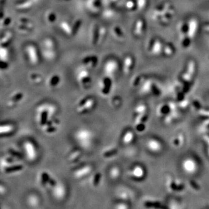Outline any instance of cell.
Wrapping results in <instances>:
<instances>
[{
  "instance_id": "obj_1",
  "label": "cell",
  "mask_w": 209,
  "mask_h": 209,
  "mask_svg": "<svg viewBox=\"0 0 209 209\" xmlns=\"http://www.w3.org/2000/svg\"><path fill=\"white\" fill-rule=\"evenodd\" d=\"M56 112V107L54 104H43L39 105L36 109L37 122L38 125L43 128L49 119L54 117Z\"/></svg>"
},
{
  "instance_id": "obj_2",
  "label": "cell",
  "mask_w": 209,
  "mask_h": 209,
  "mask_svg": "<svg viewBox=\"0 0 209 209\" xmlns=\"http://www.w3.org/2000/svg\"><path fill=\"white\" fill-rule=\"evenodd\" d=\"M74 138L81 148L84 149H88L92 146L94 135L91 130L87 128L81 127L75 131Z\"/></svg>"
},
{
  "instance_id": "obj_3",
  "label": "cell",
  "mask_w": 209,
  "mask_h": 209,
  "mask_svg": "<svg viewBox=\"0 0 209 209\" xmlns=\"http://www.w3.org/2000/svg\"><path fill=\"white\" fill-rule=\"evenodd\" d=\"M95 106V100L91 97L84 96L76 104V111L80 115L90 112Z\"/></svg>"
},
{
  "instance_id": "obj_4",
  "label": "cell",
  "mask_w": 209,
  "mask_h": 209,
  "mask_svg": "<svg viewBox=\"0 0 209 209\" xmlns=\"http://www.w3.org/2000/svg\"><path fill=\"white\" fill-rule=\"evenodd\" d=\"M89 69L86 67H83L80 69L77 72L76 78L80 85L83 89H90L92 83L91 77Z\"/></svg>"
},
{
  "instance_id": "obj_5",
  "label": "cell",
  "mask_w": 209,
  "mask_h": 209,
  "mask_svg": "<svg viewBox=\"0 0 209 209\" xmlns=\"http://www.w3.org/2000/svg\"><path fill=\"white\" fill-rule=\"evenodd\" d=\"M26 55L28 61L32 65H36L39 62L40 55L37 46L33 44H28L25 47Z\"/></svg>"
},
{
  "instance_id": "obj_6",
  "label": "cell",
  "mask_w": 209,
  "mask_h": 209,
  "mask_svg": "<svg viewBox=\"0 0 209 209\" xmlns=\"http://www.w3.org/2000/svg\"><path fill=\"white\" fill-rule=\"evenodd\" d=\"M23 147L26 159L30 162L35 161L37 158L38 152L37 148L33 142L30 141H26L24 142Z\"/></svg>"
},
{
  "instance_id": "obj_7",
  "label": "cell",
  "mask_w": 209,
  "mask_h": 209,
  "mask_svg": "<svg viewBox=\"0 0 209 209\" xmlns=\"http://www.w3.org/2000/svg\"><path fill=\"white\" fill-rule=\"evenodd\" d=\"M33 29V23L29 18L22 17L18 19L17 29L21 33H29Z\"/></svg>"
},
{
  "instance_id": "obj_8",
  "label": "cell",
  "mask_w": 209,
  "mask_h": 209,
  "mask_svg": "<svg viewBox=\"0 0 209 209\" xmlns=\"http://www.w3.org/2000/svg\"><path fill=\"white\" fill-rule=\"evenodd\" d=\"M112 87V80L110 77L105 75L100 80L99 84V90L102 96L108 95Z\"/></svg>"
},
{
  "instance_id": "obj_9",
  "label": "cell",
  "mask_w": 209,
  "mask_h": 209,
  "mask_svg": "<svg viewBox=\"0 0 209 209\" xmlns=\"http://www.w3.org/2000/svg\"><path fill=\"white\" fill-rule=\"evenodd\" d=\"M60 124L61 121L59 119L56 117V118L53 117L49 119L46 125H45L42 129L44 130V131L46 134H54L57 131Z\"/></svg>"
},
{
  "instance_id": "obj_10",
  "label": "cell",
  "mask_w": 209,
  "mask_h": 209,
  "mask_svg": "<svg viewBox=\"0 0 209 209\" xmlns=\"http://www.w3.org/2000/svg\"><path fill=\"white\" fill-rule=\"evenodd\" d=\"M81 62L84 67L88 69H94L98 63V58L95 55H88L81 59Z\"/></svg>"
},
{
  "instance_id": "obj_11",
  "label": "cell",
  "mask_w": 209,
  "mask_h": 209,
  "mask_svg": "<svg viewBox=\"0 0 209 209\" xmlns=\"http://www.w3.org/2000/svg\"><path fill=\"white\" fill-rule=\"evenodd\" d=\"M85 7L90 13L96 15L100 11L101 2L100 0H86Z\"/></svg>"
},
{
  "instance_id": "obj_12",
  "label": "cell",
  "mask_w": 209,
  "mask_h": 209,
  "mask_svg": "<svg viewBox=\"0 0 209 209\" xmlns=\"http://www.w3.org/2000/svg\"><path fill=\"white\" fill-rule=\"evenodd\" d=\"M117 67L118 66L116 61L113 59H109L107 61L104 66V71L105 75L111 77L117 71Z\"/></svg>"
},
{
  "instance_id": "obj_13",
  "label": "cell",
  "mask_w": 209,
  "mask_h": 209,
  "mask_svg": "<svg viewBox=\"0 0 209 209\" xmlns=\"http://www.w3.org/2000/svg\"><path fill=\"white\" fill-rule=\"evenodd\" d=\"M98 30L99 26L97 25L96 23H93L90 26L89 30V40L92 46H97Z\"/></svg>"
},
{
  "instance_id": "obj_14",
  "label": "cell",
  "mask_w": 209,
  "mask_h": 209,
  "mask_svg": "<svg viewBox=\"0 0 209 209\" xmlns=\"http://www.w3.org/2000/svg\"><path fill=\"white\" fill-rule=\"evenodd\" d=\"M38 0H20L15 4V8L19 11H25L32 8Z\"/></svg>"
},
{
  "instance_id": "obj_15",
  "label": "cell",
  "mask_w": 209,
  "mask_h": 209,
  "mask_svg": "<svg viewBox=\"0 0 209 209\" xmlns=\"http://www.w3.org/2000/svg\"><path fill=\"white\" fill-rule=\"evenodd\" d=\"M24 94L23 92L21 91H17V92L13 93L9 98V100L7 102V104L9 107H15L17 104H18L19 102H20L21 100L23 99Z\"/></svg>"
},
{
  "instance_id": "obj_16",
  "label": "cell",
  "mask_w": 209,
  "mask_h": 209,
  "mask_svg": "<svg viewBox=\"0 0 209 209\" xmlns=\"http://www.w3.org/2000/svg\"><path fill=\"white\" fill-rule=\"evenodd\" d=\"M59 27L61 31L67 37L73 36V29L71 25L67 21L63 20L61 21L59 23Z\"/></svg>"
},
{
  "instance_id": "obj_17",
  "label": "cell",
  "mask_w": 209,
  "mask_h": 209,
  "mask_svg": "<svg viewBox=\"0 0 209 209\" xmlns=\"http://www.w3.org/2000/svg\"><path fill=\"white\" fill-rule=\"evenodd\" d=\"M41 54L44 58L48 61H52L57 56L56 51L54 49H46L41 48Z\"/></svg>"
},
{
  "instance_id": "obj_18",
  "label": "cell",
  "mask_w": 209,
  "mask_h": 209,
  "mask_svg": "<svg viewBox=\"0 0 209 209\" xmlns=\"http://www.w3.org/2000/svg\"><path fill=\"white\" fill-rule=\"evenodd\" d=\"M81 156H82V154H81V151L78 149H74L71 151L68 155L67 160L69 163L75 164V163H79L80 162V160L81 159Z\"/></svg>"
},
{
  "instance_id": "obj_19",
  "label": "cell",
  "mask_w": 209,
  "mask_h": 209,
  "mask_svg": "<svg viewBox=\"0 0 209 209\" xmlns=\"http://www.w3.org/2000/svg\"><path fill=\"white\" fill-rule=\"evenodd\" d=\"M13 37V33L10 31L5 32L4 33L2 34L1 37V46L7 47L8 46L12 41Z\"/></svg>"
},
{
  "instance_id": "obj_20",
  "label": "cell",
  "mask_w": 209,
  "mask_h": 209,
  "mask_svg": "<svg viewBox=\"0 0 209 209\" xmlns=\"http://www.w3.org/2000/svg\"><path fill=\"white\" fill-rule=\"evenodd\" d=\"M15 127L11 124H1L0 127V133L1 136H9L15 131Z\"/></svg>"
},
{
  "instance_id": "obj_21",
  "label": "cell",
  "mask_w": 209,
  "mask_h": 209,
  "mask_svg": "<svg viewBox=\"0 0 209 209\" xmlns=\"http://www.w3.org/2000/svg\"><path fill=\"white\" fill-rule=\"evenodd\" d=\"M56 44L54 40L51 37H46L44 38L41 42V48L46 49H54L56 50Z\"/></svg>"
},
{
  "instance_id": "obj_22",
  "label": "cell",
  "mask_w": 209,
  "mask_h": 209,
  "mask_svg": "<svg viewBox=\"0 0 209 209\" xmlns=\"http://www.w3.org/2000/svg\"><path fill=\"white\" fill-rule=\"evenodd\" d=\"M61 82V77L59 75L54 74L51 75L47 79V85L50 88H55Z\"/></svg>"
},
{
  "instance_id": "obj_23",
  "label": "cell",
  "mask_w": 209,
  "mask_h": 209,
  "mask_svg": "<svg viewBox=\"0 0 209 209\" xmlns=\"http://www.w3.org/2000/svg\"><path fill=\"white\" fill-rule=\"evenodd\" d=\"M44 17H45V19L47 23L52 25V24L55 23L57 21L58 15L54 11L50 9V10H48L45 13Z\"/></svg>"
},
{
  "instance_id": "obj_24",
  "label": "cell",
  "mask_w": 209,
  "mask_h": 209,
  "mask_svg": "<svg viewBox=\"0 0 209 209\" xmlns=\"http://www.w3.org/2000/svg\"><path fill=\"white\" fill-rule=\"evenodd\" d=\"M23 166L21 164H13L8 166L4 167V171L7 174H11L22 171L23 169Z\"/></svg>"
},
{
  "instance_id": "obj_25",
  "label": "cell",
  "mask_w": 209,
  "mask_h": 209,
  "mask_svg": "<svg viewBox=\"0 0 209 209\" xmlns=\"http://www.w3.org/2000/svg\"><path fill=\"white\" fill-rule=\"evenodd\" d=\"M91 170H92V168H91V166H84L83 167L78 168L75 172V175L77 178H81V177H83L84 176L87 175L91 172Z\"/></svg>"
},
{
  "instance_id": "obj_26",
  "label": "cell",
  "mask_w": 209,
  "mask_h": 209,
  "mask_svg": "<svg viewBox=\"0 0 209 209\" xmlns=\"http://www.w3.org/2000/svg\"><path fill=\"white\" fill-rule=\"evenodd\" d=\"M106 34H107V30H106V27L103 26H99L97 46H100L102 44V42L104 41L105 37L106 36Z\"/></svg>"
},
{
  "instance_id": "obj_27",
  "label": "cell",
  "mask_w": 209,
  "mask_h": 209,
  "mask_svg": "<svg viewBox=\"0 0 209 209\" xmlns=\"http://www.w3.org/2000/svg\"><path fill=\"white\" fill-rule=\"evenodd\" d=\"M15 162H16V158H13L11 155L8 156H5L4 158H1V166L3 168L10 166V165H12L13 164H15Z\"/></svg>"
},
{
  "instance_id": "obj_28",
  "label": "cell",
  "mask_w": 209,
  "mask_h": 209,
  "mask_svg": "<svg viewBox=\"0 0 209 209\" xmlns=\"http://www.w3.org/2000/svg\"><path fill=\"white\" fill-rule=\"evenodd\" d=\"M117 153V148H108L104 149V151L102 152V156L104 158H110L114 156V155H116Z\"/></svg>"
},
{
  "instance_id": "obj_29",
  "label": "cell",
  "mask_w": 209,
  "mask_h": 209,
  "mask_svg": "<svg viewBox=\"0 0 209 209\" xmlns=\"http://www.w3.org/2000/svg\"><path fill=\"white\" fill-rule=\"evenodd\" d=\"M29 79L34 84H40L42 81L41 75L37 73H32L29 75Z\"/></svg>"
},
{
  "instance_id": "obj_30",
  "label": "cell",
  "mask_w": 209,
  "mask_h": 209,
  "mask_svg": "<svg viewBox=\"0 0 209 209\" xmlns=\"http://www.w3.org/2000/svg\"><path fill=\"white\" fill-rule=\"evenodd\" d=\"M111 33L113 37L116 38L117 40H121L123 38V34L121 31L117 26H114L111 30Z\"/></svg>"
},
{
  "instance_id": "obj_31",
  "label": "cell",
  "mask_w": 209,
  "mask_h": 209,
  "mask_svg": "<svg viewBox=\"0 0 209 209\" xmlns=\"http://www.w3.org/2000/svg\"><path fill=\"white\" fill-rule=\"evenodd\" d=\"M82 25V21L80 19H76L73 24L71 25L72 29H73V36H75L79 32L80 27Z\"/></svg>"
},
{
  "instance_id": "obj_32",
  "label": "cell",
  "mask_w": 209,
  "mask_h": 209,
  "mask_svg": "<svg viewBox=\"0 0 209 209\" xmlns=\"http://www.w3.org/2000/svg\"><path fill=\"white\" fill-rule=\"evenodd\" d=\"M1 61H7L9 56L8 50L7 49V47L4 46H1Z\"/></svg>"
},
{
  "instance_id": "obj_33",
  "label": "cell",
  "mask_w": 209,
  "mask_h": 209,
  "mask_svg": "<svg viewBox=\"0 0 209 209\" xmlns=\"http://www.w3.org/2000/svg\"><path fill=\"white\" fill-rule=\"evenodd\" d=\"M40 178H41V182L42 184L43 185H46L47 183L48 184V181L50 179L51 177L47 172H42L41 173Z\"/></svg>"
},
{
  "instance_id": "obj_34",
  "label": "cell",
  "mask_w": 209,
  "mask_h": 209,
  "mask_svg": "<svg viewBox=\"0 0 209 209\" xmlns=\"http://www.w3.org/2000/svg\"><path fill=\"white\" fill-rule=\"evenodd\" d=\"M102 16L106 19H108L110 18H112L114 16V12L112 10L110 9H106L104 10L102 13Z\"/></svg>"
},
{
  "instance_id": "obj_35",
  "label": "cell",
  "mask_w": 209,
  "mask_h": 209,
  "mask_svg": "<svg viewBox=\"0 0 209 209\" xmlns=\"http://www.w3.org/2000/svg\"><path fill=\"white\" fill-rule=\"evenodd\" d=\"M12 19L10 17H6L4 18L2 17L1 18V27H7L8 26L10 25L11 23Z\"/></svg>"
},
{
  "instance_id": "obj_36",
  "label": "cell",
  "mask_w": 209,
  "mask_h": 209,
  "mask_svg": "<svg viewBox=\"0 0 209 209\" xmlns=\"http://www.w3.org/2000/svg\"><path fill=\"white\" fill-rule=\"evenodd\" d=\"M133 137V134L130 131H128L124 134V135L123 137V141L125 143H129L132 141Z\"/></svg>"
},
{
  "instance_id": "obj_37",
  "label": "cell",
  "mask_w": 209,
  "mask_h": 209,
  "mask_svg": "<svg viewBox=\"0 0 209 209\" xmlns=\"http://www.w3.org/2000/svg\"><path fill=\"white\" fill-rule=\"evenodd\" d=\"M9 154L11 156H13V158H16V159H20L21 157H22V155L21 154V153H19V152L17 151H15V149H9Z\"/></svg>"
},
{
  "instance_id": "obj_38",
  "label": "cell",
  "mask_w": 209,
  "mask_h": 209,
  "mask_svg": "<svg viewBox=\"0 0 209 209\" xmlns=\"http://www.w3.org/2000/svg\"><path fill=\"white\" fill-rule=\"evenodd\" d=\"M100 178H101V174L100 173H97L95 174V176H94L92 183L94 186L96 187L99 184L100 182Z\"/></svg>"
},
{
  "instance_id": "obj_39",
  "label": "cell",
  "mask_w": 209,
  "mask_h": 209,
  "mask_svg": "<svg viewBox=\"0 0 209 209\" xmlns=\"http://www.w3.org/2000/svg\"><path fill=\"white\" fill-rule=\"evenodd\" d=\"M119 174V170L117 167H113L110 171V175L112 178H116Z\"/></svg>"
},
{
  "instance_id": "obj_40",
  "label": "cell",
  "mask_w": 209,
  "mask_h": 209,
  "mask_svg": "<svg viewBox=\"0 0 209 209\" xmlns=\"http://www.w3.org/2000/svg\"><path fill=\"white\" fill-rule=\"evenodd\" d=\"M131 60L129 58L125 59L124 65L125 72H128L130 70L129 69H130V66H131Z\"/></svg>"
},
{
  "instance_id": "obj_41",
  "label": "cell",
  "mask_w": 209,
  "mask_h": 209,
  "mask_svg": "<svg viewBox=\"0 0 209 209\" xmlns=\"http://www.w3.org/2000/svg\"><path fill=\"white\" fill-rule=\"evenodd\" d=\"M8 66L9 65L8 62H7V61H1V69L5 70V69H8Z\"/></svg>"
},
{
  "instance_id": "obj_42",
  "label": "cell",
  "mask_w": 209,
  "mask_h": 209,
  "mask_svg": "<svg viewBox=\"0 0 209 209\" xmlns=\"http://www.w3.org/2000/svg\"><path fill=\"white\" fill-rule=\"evenodd\" d=\"M48 184H50L51 186H52V187H55L56 185V181L52 178H51V177L49 181H48Z\"/></svg>"
},
{
  "instance_id": "obj_43",
  "label": "cell",
  "mask_w": 209,
  "mask_h": 209,
  "mask_svg": "<svg viewBox=\"0 0 209 209\" xmlns=\"http://www.w3.org/2000/svg\"><path fill=\"white\" fill-rule=\"evenodd\" d=\"M6 0H1V4H3V2H5Z\"/></svg>"
},
{
  "instance_id": "obj_44",
  "label": "cell",
  "mask_w": 209,
  "mask_h": 209,
  "mask_svg": "<svg viewBox=\"0 0 209 209\" xmlns=\"http://www.w3.org/2000/svg\"><path fill=\"white\" fill-rule=\"evenodd\" d=\"M65 1H66V0H65Z\"/></svg>"
}]
</instances>
